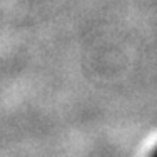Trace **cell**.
I'll list each match as a JSON object with an SVG mask.
<instances>
[{"instance_id":"obj_1","label":"cell","mask_w":157,"mask_h":157,"mask_svg":"<svg viewBox=\"0 0 157 157\" xmlns=\"http://www.w3.org/2000/svg\"><path fill=\"white\" fill-rule=\"evenodd\" d=\"M152 154H154V155L157 157V149H155V151H154V152H152Z\"/></svg>"}]
</instances>
